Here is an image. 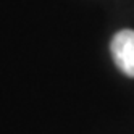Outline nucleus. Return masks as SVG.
<instances>
[{"mask_svg":"<svg viewBox=\"0 0 134 134\" xmlns=\"http://www.w3.org/2000/svg\"><path fill=\"white\" fill-rule=\"evenodd\" d=\"M111 55L118 70L129 78H134V31L121 29L111 39Z\"/></svg>","mask_w":134,"mask_h":134,"instance_id":"f257e3e1","label":"nucleus"}]
</instances>
